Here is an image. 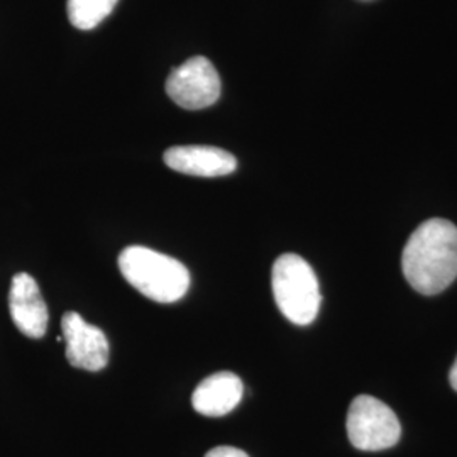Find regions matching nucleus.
<instances>
[{
    "label": "nucleus",
    "instance_id": "f257e3e1",
    "mask_svg": "<svg viewBox=\"0 0 457 457\" xmlns=\"http://www.w3.org/2000/svg\"><path fill=\"white\" fill-rule=\"evenodd\" d=\"M402 270L422 295L444 292L457 278V228L445 219H428L413 230L402 254Z\"/></svg>",
    "mask_w": 457,
    "mask_h": 457
},
{
    "label": "nucleus",
    "instance_id": "f03ea898",
    "mask_svg": "<svg viewBox=\"0 0 457 457\" xmlns=\"http://www.w3.org/2000/svg\"><path fill=\"white\" fill-rule=\"evenodd\" d=\"M119 270L139 294L158 303H173L190 288L183 262L145 245H129L119 256Z\"/></svg>",
    "mask_w": 457,
    "mask_h": 457
},
{
    "label": "nucleus",
    "instance_id": "7ed1b4c3",
    "mask_svg": "<svg viewBox=\"0 0 457 457\" xmlns=\"http://www.w3.org/2000/svg\"><path fill=\"white\" fill-rule=\"evenodd\" d=\"M271 285L279 312L296 326H311L322 300L311 264L298 254L279 256L273 264Z\"/></svg>",
    "mask_w": 457,
    "mask_h": 457
},
{
    "label": "nucleus",
    "instance_id": "20e7f679",
    "mask_svg": "<svg viewBox=\"0 0 457 457\" xmlns=\"http://www.w3.org/2000/svg\"><path fill=\"white\" fill-rule=\"evenodd\" d=\"M345 427L351 444L370 453L390 449L402 436V425L395 411L370 395H360L353 400Z\"/></svg>",
    "mask_w": 457,
    "mask_h": 457
},
{
    "label": "nucleus",
    "instance_id": "39448f33",
    "mask_svg": "<svg viewBox=\"0 0 457 457\" xmlns=\"http://www.w3.org/2000/svg\"><path fill=\"white\" fill-rule=\"evenodd\" d=\"M222 92L220 77L211 60L194 56L177 66L168 80L166 94L187 111H200L213 105Z\"/></svg>",
    "mask_w": 457,
    "mask_h": 457
},
{
    "label": "nucleus",
    "instance_id": "423d86ee",
    "mask_svg": "<svg viewBox=\"0 0 457 457\" xmlns=\"http://www.w3.org/2000/svg\"><path fill=\"white\" fill-rule=\"evenodd\" d=\"M66 343V360L79 370L97 373L109 362V341L105 334L83 320L77 312H66L62 319Z\"/></svg>",
    "mask_w": 457,
    "mask_h": 457
},
{
    "label": "nucleus",
    "instance_id": "0eeeda50",
    "mask_svg": "<svg viewBox=\"0 0 457 457\" xmlns=\"http://www.w3.org/2000/svg\"><path fill=\"white\" fill-rule=\"evenodd\" d=\"M9 311L21 334L29 339H41L48 330L46 302L31 275L17 273L11 283Z\"/></svg>",
    "mask_w": 457,
    "mask_h": 457
},
{
    "label": "nucleus",
    "instance_id": "6e6552de",
    "mask_svg": "<svg viewBox=\"0 0 457 457\" xmlns=\"http://www.w3.org/2000/svg\"><path fill=\"white\" fill-rule=\"evenodd\" d=\"M164 164L190 177L215 179L236 171L237 160L220 147L173 146L164 151Z\"/></svg>",
    "mask_w": 457,
    "mask_h": 457
},
{
    "label": "nucleus",
    "instance_id": "1a4fd4ad",
    "mask_svg": "<svg viewBox=\"0 0 457 457\" xmlns=\"http://www.w3.org/2000/svg\"><path fill=\"white\" fill-rule=\"evenodd\" d=\"M245 393L241 378L228 371L205 378L194 392L192 405L205 417H224L236 409Z\"/></svg>",
    "mask_w": 457,
    "mask_h": 457
},
{
    "label": "nucleus",
    "instance_id": "9d476101",
    "mask_svg": "<svg viewBox=\"0 0 457 457\" xmlns=\"http://www.w3.org/2000/svg\"><path fill=\"white\" fill-rule=\"evenodd\" d=\"M119 0H68L66 12L70 22L82 31L97 28L98 24L111 16Z\"/></svg>",
    "mask_w": 457,
    "mask_h": 457
},
{
    "label": "nucleus",
    "instance_id": "9b49d317",
    "mask_svg": "<svg viewBox=\"0 0 457 457\" xmlns=\"http://www.w3.org/2000/svg\"><path fill=\"white\" fill-rule=\"evenodd\" d=\"M205 457H249L245 451L237 449V447H230V445H220V447H213Z\"/></svg>",
    "mask_w": 457,
    "mask_h": 457
},
{
    "label": "nucleus",
    "instance_id": "f8f14e48",
    "mask_svg": "<svg viewBox=\"0 0 457 457\" xmlns=\"http://www.w3.org/2000/svg\"><path fill=\"white\" fill-rule=\"evenodd\" d=\"M449 381H451V386L457 392V358L451 368V373H449Z\"/></svg>",
    "mask_w": 457,
    "mask_h": 457
}]
</instances>
